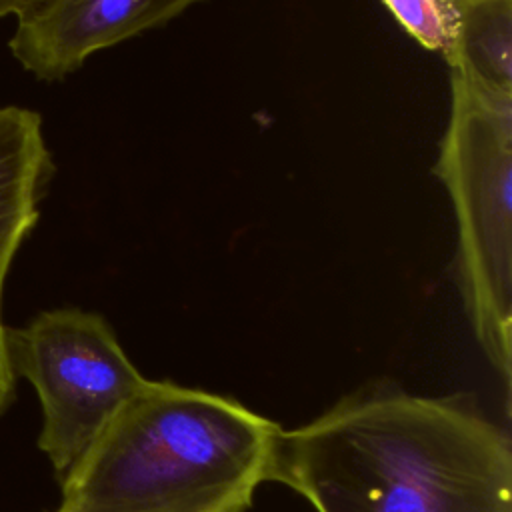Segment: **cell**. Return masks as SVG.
<instances>
[{
	"label": "cell",
	"mask_w": 512,
	"mask_h": 512,
	"mask_svg": "<svg viewBox=\"0 0 512 512\" xmlns=\"http://www.w3.org/2000/svg\"><path fill=\"white\" fill-rule=\"evenodd\" d=\"M54 170L42 116L24 106H0V302L14 256L40 220Z\"/></svg>",
	"instance_id": "8992f818"
},
{
	"label": "cell",
	"mask_w": 512,
	"mask_h": 512,
	"mask_svg": "<svg viewBox=\"0 0 512 512\" xmlns=\"http://www.w3.org/2000/svg\"><path fill=\"white\" fill-rule=\"evenodd\" d=\"M426 50L444 54L452 42L454 0H380Z\"/></svg>",
	"instance_id": "ba28073f"
},
{
	"label": "cell",
	"mask_w": 512,
	"mask_h": 512,
	"mask_svg": "<svg viewBox=\"0 0 512 512\" xmlns=\"http://www.w3.org/2000/svg\"><path fill=\"white\" fill-rule=\"evenodd\" d=\"M206 0H48L16 18L8 48L40 80H62L84 62Z\"/></svg>",
	"instance_id": "5b68a950"
},
{
	"label": "cell",
	"mask_w": 512,
	"mask_h": 512,
	"mask_svg": "<svg viewBox=\"0 0 512 512\" xmlns=\"http://www.w3.org/2000/svg\"><path fill=\"white\" fill-rule=\"evenodd\" d=\"M14 382H16V374H14L10 352H8L6 326L0 320V414H2V410L6 408V404L12 398Z\"/></svg>",
	"instance_id": "9c48e42d"
},
{
	"label": "cell",
	"mask_w": 512,
	"mask_h": 512,
	"mask_svg": "<svg viewBox=\"0 0 512 512\" xmlns=\"http://www.w3.org/2000/svg\"><path fill=\"white\" fill-rule=\"evenodd\" d=\"M456 216V284L472 332L512 382V94L450 72V118L432 168Z\"/></svg>",
	"instance_id": "3957f363"
},
{
	"label": "cell",
	"mask_w": 512,
	"mask_h": 512,
	"mask_svg": "<svg viewBox=\"0 0 512 512\" xmlns=\"http://www.w3.org/2000/svg\"><path fill=\"white\" fill-rule=\"evenodd\" d=\"M6 342L14 374L34 386L42 406L38 446L64 476L146 378L96 312L46 310L6 328Z\"/></svg>",
	"instance_id": "277c9868"
},
{
	"label": "cell",
	"mask_w": 512,
	"mask_h": 512,
	"mask_svg": "<svg viewBox=\"0 0 512 512\" xmlns=\"http://www.w3.org/2000/svg\"><path fill=\"white\" fill-rule=\"evenodd\" d=\"M270 480L316 512H512V444L460 400L376 386L280 430Z\"/></svg>",
	"instance_id": "6da1fadb"
},
{
	"label": "cell",
	"mask_w": 512,
	"mask_h": 512,
	"mask_svg": "<svg viewBox=\"0 0 512 512\" xmlns=\"http://www.w3.org/2000/svg\"><path fill=\"white\" fill-rule=\"evenodd\" d=\"M46 2L48 0H0V18H6V16L20 18Z\"/></svg>",
	"instance_id": "30bf717a"
},
{
	"label": "cell",
	"mask_w": 512,
	"mask_h": 512,
	"mask_svg": "<svg viewBox=\"0 0 512 512\" xmlns=\"http://www.w3.org/2000/svg\"><path fill=\"white\" fill-rule=\"evenodd\" d=\"M280 430L234 398L146 378L64 474L54 512H246Z\"/></svg>",
	"instance_id": "7a4b0ae2"
},
{
	"label": "cell",
	"mask_w": 512,
	"mask_h": 512,
	"mask_svg": "<svg viewBox=\"0 0 512 512\" xmlns=\"http://www.w3.org/2000/svg\"><path fill=\"white\" fill-rule=\"evenodd\" d=\"M464 80L512 94V0H454V30L442 54Z\"/></svg>",
	"instance_id": "52a82bcc"
}]
</instances>
